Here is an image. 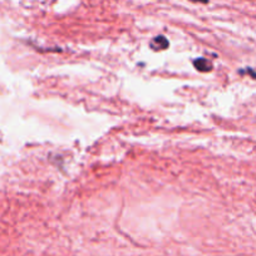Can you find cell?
Listing matches in <instances>:
<instances>
[{
  "instance_id": "obj_1",
  "label": "cell",
  "mask_w": 256,
  "mask_h": 256,
  "mask_svg": "<svg viewBox=\"0 0 256 256\" xmlns=\"http://www.w3.org/2000/svg\"><path fill=\"white\" fill-rule=\"evenodd\" d=\"M194 66H195V68L198 72L208 73L210 72V70H212V63L206 58L195 59V60H194Z\"/></svg>"
},
{
  "instance_id": "obj_2",
  "label": "cell",
  "mask_w": 256,
  "mask_h": 256,
  "mask_svg": "<svg viewBox=\"0 0 256 256\" xmlns=\"http://www.w3.org/2000/svg\"><path fill=\"white\" fill-rule=\"evenodd\" d=\"M150 46H151V48L154 49V50H164V49L168 48L170 43L164 36H157L152 39Z\"/></svg>"
}]
</instances>
